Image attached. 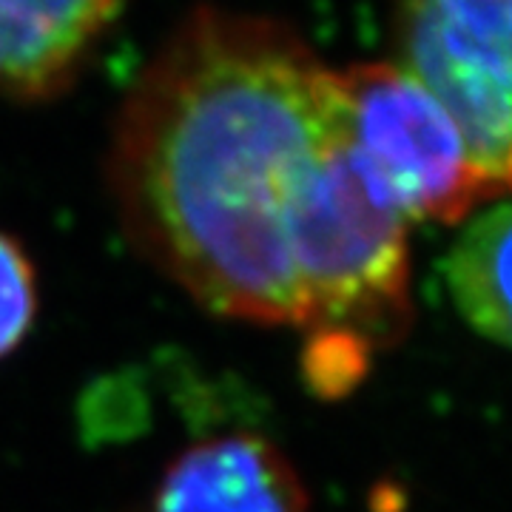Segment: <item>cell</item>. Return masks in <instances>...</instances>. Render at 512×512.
I'll return each instance as SVG.
<instances>
[{"label": "cell", "mask_w": 512, "mask_h": 512, "mask_svg": "<svg viewBox=\"0 0 512 512\" xmlns=\"http://www.w3.org/2000/svg\"><path fill=\"white\" fill-rule=\"evenodd\" d=\"M117 6L120 0H0V92L57 89Z\"/></svg>", "instance_id": "8992f818"}, {"label": "cell", "mask_w": 512, "mask_h": 512, "mask_svg": "<svg viewBox=\"0 0 512 512\" xmlns=\"http://www.w3.org/2000/svg\"><path fill=\"white\" fill-rule=\"evenodd\" d=\"M37 316V274L26 248L0 231V359L20 348Z\"/></svg>", "instance_id": "ba28073f"}, {"label": "cell", "mask_w": 512, "mask_h": 512, "mask_svg": "<svg viewBox=\"0 0 512 512\" xmlns=\"http://www.w3.org/2000/svg\"><path fill=\"white\" fill-rule=\"evenodd\" d=\"M308 490L288 456L262 436L191 444L165 467L151 512H308Z\"/></svg>", "instance_id": "5b68a950"}, {"label": "cell", "mask_w": 512, "mask_h": 512, "mask_svg": "<svg viewBox=\"0 0 512 512\" xmlns=\"http://www.w3.org/2000/svg\"><path fill=\"white\" fill-rule=\"evenodd\" d=\"M512 0H402L399 69L461 128L484 180L507 194Z\"/></svg>", "instance_id": "277c9868"}, {"label": "cell", "mask_w": 512, "mask_h": 512, "mask_svg": "<svg viewBox=\"0 0 512 512\" xmlns=\"http://www.w3.org/2000/svg\"><path fill=\"white\" fill-rule=\"evenodd\" d=\"M342 140L336 69L285 26L200 12L128 94L111 194L134 248L202 308L305 328L288 222Z\"/></svg>", "instance_id": "6da1fadb"}, {"label": "cell", "mask_w": 512, "mask_h": 512, "mask_svg": "<svg viewBox=\"0 0 512 512\" xmlns=\"http://www.w3.org/2000/svg\"><path fill=\"white\" fill-rule=\"evenodd\" d=\"M512 211L507 197L478 205L444 256V285L458 316L493 345L510 342Z\"/></svg>", "instance_id": "52a82bcc"}, {"label": "cell", "mask_w": 512, "mask_h": 512, "mask_svg": "<svg viewBox=\"0 0 512 512\" xmlns=\"http://www.w3.org/2000/svg\"><path fill=\"white\" fill-rule=\"evenodd\" d=\"M370 353L373 350L365 348L362 342H356L353 336L313 330L311 345L305 350L308 382H311L313 390H319L325 396H339L359 382Z\"/></svg>", "instance_id": "9c48e42d"}, {"label": "cell", "mask_w": 512, "mask_h": 512, "mask_svg": "<svg viewBox=\"0 0 512 512\" xmlns=\"http://www.w3.org/2000/svg\"><path fill=\"white\" fill-rule=\"evenodd\" d=\"M407 225L345 134L288 222L305 330L345 333L370 350L399 342L410 325Z\"/></svg>", "instance_id": "7a4b0ae2"}, {"label": "cell", "mask_w": 512, "mask_h": 512, "mask_svg": "<svg viewBox=\"0 0 512 512\" xmlns=\"http://www.w3.org/2000/svg\"><path fill=\"white\" fill-rule=\"evenodd\" d=\"M336 74L350 151L404 220L461 222L504 197L478 171L456 120L396 63Z\"/></svg>", "instance_id": "3957f363"}]
</instances>
